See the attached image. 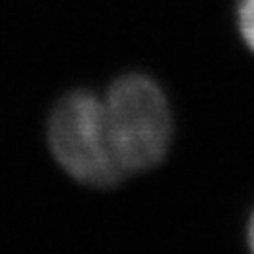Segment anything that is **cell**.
Listing matches in <instances>:
<instances>
[{
    "mask_svg": "<svg viewBox=\"0 0 254 254\" xmlns=\"http://www.w3.org/2000/svg\"><path fill=\"white\" fill-rule=\"evenodd\" d=\"M247 239H249V245L254 251V213L251 217V222H249V230H247Z\"/></svg>",
    "mask_w": 254,
    "mask_h": 254,
    "instance_id": "277c9868",
    "label": "cell"
},
{
    "mask_svg": "<svg viewBox=\"0 0 254 254\" xmlns=\"http://www.w3.org/2000/svg\"><path fill=\"white\" fill-rule=\"evenodd\" d=\"M104 113L123 172H143L162 162L172 139V113L164 91L151 77H119L104 100Z\"/></svg>",
    "mask_w": 254,
    "mask_h": 254,
    "instance_id": "6da1fadb",
    "label": "cell"
},
{
    "mask_svg": "<svg viewBox=\"0 0 254 254\" xmlns=\"http://www.w3.org/2000/svg\"><path fill=\"white\" fill-rule=\"evenodd\" d=\"M237 27L245 46L254 53V0L237 2Z\"/></svg>",
    "mask_w": 254,
    "mask_h": 254,
    "instance_id": "3957f363",
    "label": "cell"
},
{
    "mask_svg": "<svg viewBox=\"0 0 254 254\" xmlns=\"http://www.w3.org/2000/svg\"><path fill=\"white\" fill-rule=\"evenodd\" d=\"M47 139L59 166L83 185L104 189L125 175L109 141L104 102L92 92H72L57 104Z\"/></svg>",
    "mask_w": 254,
    "mask_h": 254,
    "instance_id": "7a4b0ae2",
    "label": "cell"
}]
</instances>
